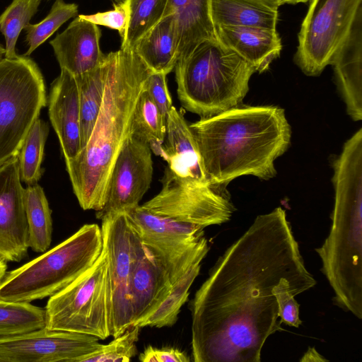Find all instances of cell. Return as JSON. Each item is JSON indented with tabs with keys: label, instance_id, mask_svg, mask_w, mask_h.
I'll return each mask as SVG.
<instances>
[{
	"label": "cell",
	"instance_id": "obj_1",
	"mask_svg": "<svg viewBox=\"0 0 362 362\" xmlns=\"http://www.w3.org/2000/svg\"><path fill=\"white\" fill-rule=\"evenodd\" d=\"M284 280L309 288L305 267L286 211L259 215L218 258L192 301L195 362H259L267 338L283 323L273 288Z\"/></svg>",
	"mask_w": 362,
	"mask_h": 362
},
{
	"label": "cell",
	"instance_id": "obj_2",
	"mask_svg": "<svg viewBox=\"0 0 362 362\" xmlns=\"http://www.w3.org/2000/svg\"><path fill=\"white\" fill-rule=\"evenodd\" d=\"M209 183L225 189L235 178L274 177V160L288 148L291 127L276 106L242 107L189 124Z\"/></svg>",
	"mask_w": 362,
	"mask_h": 362
},
{
	"label": "cell",
	"instance_id": "obj_3",
	"mask_svg": "<svg viewBox=\"0 0 362 362\" xmlns=\"http://www.w3.org/2000/svg\"><path fill=\"white\" fill-rule=\"evenodd\" d=\"M103 103L86 144L65 160L73 191L83 210L100 211L106 202L116 159L132 136L136 104L151 71L133 49L111 52Z\"/></svg>",
	"mask_w": 362,
	"mask_h": 362
},
{
	"label": "cell",
	"instance_id": "obj_4",
	"mask_svg": "<svg viewBox=\"0 0 362 362\" xmlns=\"http://www.w3.org/2000/svg\"><path fill=\"white\" fill-rule=\"evenodd\" d=\"M335 189L332 226L315 249L321 271L332 287L334 302L362 318V148L344 146L334 163Z\"/></svg>",
	"mask_w": 362,
	"mask_h": 362
},
{
	"label": "cell",
	"instance_id": "obj_5",
	"mask_svg": "<svg viewBox=\"0 0 362 362\" xmlns=\"http://www.w3.org/2000/svg\"><path fill=\"white\" fill-rule=\"evenodd\" d=\"M177 93L187 111L206 118L240 105L253 66L218 40L200 44L175 66Z\"/></svg>",
	"mask_w": 362,
	"mask_h": 362
},
{
	"label": "cell",
	"instance_id": "obj_6",
	"mask_svg": "<svg viewBox=\"0 0 362 362\" xmlns=\"http://www.w3.org/2000/svg\"><path fill=\"white\" fill-rule=\"evenodd\" d=\"M103 249L101 227L83 225L57 246L6 272L0 281V300L31 303L57 293L88 270Z\"/></svg>",
	"mask_w": 362,
	"mask_h": 362
},
{
	"label": "cell",
	"instance_id": "obj_7",
	"mask_svg": "<svg viewBox=\"0 0 362 362\" xmlns=\"http://www.w3.org/2000/svg\"><path fill=\"white\" fill-rule=\"evenodd\" d=\"M45 310L49 329L83 333L100 340L112 336V288L104 247L88 270L49 297Z\"/></svg>",
	"mask_w": 362,
	"mask_h": 362
},
{
	"label": "cell",
	"instance_id": "obj_8",
	"mask_svg": "<svg viewBox=\"0 0 362 362\" xmlns=\"http://www.w3.org/2000/svg\"><path fill=\"white\" fill-rule=\"evenodd\" d=\"M47 103L43 76L32 59L0 62V165L18 154Z\"/></svg>",
	"mask_w": 362,
	"mask_h": 362
},
{
	"label": "cell",
	"instance_id": "obj_9",
	"mask_svg": "<svg viewBox=\"0 0 362 362\" xmlns=\"http://www.w3.org/2000/svg\"><path fill=\"white\" fill-rule=\"evenodd\" d=\"M124 212L172 285L209 251L202 228L155 214L140 205Z\"/></svg>",
	"mask_w": 362,
	"mask_h": 362
},
{
	"label": "cell",
	"instance_id": "obj_10",
	"mask_svg": "<svg viewBox=\"0 0 362 362\" xmlns=\"http://www.w3.org/2000/svg\"><path fill=\"white\" fill-rule=\"evenodd\" d=\"M362 0H311L298 35L294 62L307 76L320 75L342 45Z\"/></svg>",
	"mask_w": 362,
	"mask_h": 362
},
{
	"label": "cell",
	"instance_id": "obj_11",
	"mask_svg": "<svg viewBox=\"0 0 362 362\" xmlns=\"http://www.w3.org/2000/svg\"><path fill=\"white\" fill-rule=\"evenodd\" d=\"M161 182L160 192L141 205L155 214L204 229L228 221L235 211L225 189L194 185L168 167Z\"/></svg>",
	"mask_w": 362,
	"mask_h": 362
},
{
	"label": "cell",
	"instance_id": "obj_12",
	"mask_svg": "<svg viewBox=\"0 0 362 362\" xmlns=\"http://www.w3.org/2000/svg\"><path fill=\"white\" fill-rule=\"evenodd\" d=\"M101 221L112 288V336L116 337L132 326L130 284L134 269L146 250L124 212L107 214Z\"/></svg>",
	"mask_w": 362,
	"mask_h": 362
},
{
	"label": "cell",
	"instance_id": "obj_13",
	"mask_svg": "<svg viewBox=\"0 0 362 362\" xmlns=\"http://www.w3.org/2000/svg\"><path fill=\"white\" fill-rule=\"evenodd\" d=\"M98 337L45 327L0 339V362H78L101 345Z\"/></svg>",
	"mask_w": 362,
	"mask_h": 362
},
{
	"label": "cell",
	"instance_id": "obj_14",
	"mask_svg": "<svg viewBox=\"0 0 362 362\" xmlns=\"http://www.w3.org/2000/svg\"><path fill=\"white\" fill-rule=\"evenodd\" d=\"M149 145L131 136L119 152L109 180L106 202L95 212L102 219L107 214L124 212L139 205L151 187L153 160Z\"/></svg>",
	"mask_w": 362,
	"mask_h": 362
},
{
	"label": "cell",
	"instance_id": "obj_15",
	"mask_svg": "<svg viewBox=\"0 0 362 362\" xmlns=\"http://www.w3.org/2000/svg\"><path fill=\"white\" fill-rule=\"evenodd\" d=\"M18 155L0 165V257L17 262L26 257L28 230Z\"/></svg>",
	"mask_w": 362,
	"mask_h": 362
},
{
	"label": "cell",
	"instance_id": "obj_16",
	"mask_svg": "<svg viewBox=\"0 0 362 362\" xmlns=\"http://www.w3.org/2000/svg\"><path fill=\"white\" fill-rule=\"evenodd\" d=\"M100 37L98 25L78 15L49 44L60 69L78 75L104 62L106 54L100 49Z\"/></svg>",
	"mask_w": 362,
	"mask_h": 362
},
{
	"label": "cell",
	"instance_id": "obj_17",
	"mask_svg": "<svg viewBox=\"0 0 362 362\" xmlns=\"http://www.w3.org/2000/svg\"><path fill=\"white\" fill-rule=\"evenodd\" d=\"M48 107L64 160L71 159L81 149L79 95L74 75L61 69L51 85Z\"/></svg>",
	"mask_w": 362,
	"mask_h": 362
},
{
	"label": "cell",
	"instance_id": "obj_18",
	"mask_svg": "<svg viewBox=\"0 0 362 362\" xmlns=\"http://www.w3.org/2000/svg\"><path fill=\"white\" fill-rule=\"evenodd\" d=\"M165 139L162 157L168 162L169 170L180 179L194 185H211L204 170L189 124L174 106L167 116Z\"/></svg>",
	"mask_w": 362,
	"mask_h": 362
},
{
	"label": "cell",
	"instance_id": "obj_19",
	"mask_svg": "<svg viewBox=\"0 0 362 362\" xmlns=\"http://www.w3.org/2000/svg\"><path fill=\"white\" fill-rule=\"evenodd\" d=\"M348 114L362 119V6L358 9L346 39L331 64Z\"/></svg>",
	"mask_w": 362,
	"mask_h": 362
},
{
	"label": "cell",
	"instance_id": "obj_20",
	"mask_svg": "<svg viewBox=\"0 0 362 362\" xmlns=\"http://www.w3.org/2000/svg\"><path fill=\"white\" fill-rule=\"evenodd\" d=\"M172 13L178 41L177 62L187 57L202 42L218 40L212 18L211 0H168L164 17Z\"/></svg>",
	"mask_w": 362,
	"mask_h": 362
},
{
	"label": "cell",
	"instance_id": "obj_21",
	"mask_svg": "<svg viewBox=\"0 0 362 362\" xmlns=\"http://www.w3.org/2000/svg\"><path fill=\"white\" fill-rule=\"evenodd\" d=\"M218 41L250 63L255 71L269 69L282 48L276 29L256 27L215 26Z\"/></svg>",
	"mask_w": 362,
	"mask_h": 362
},
{
	"label": "cell",
	"instance_id": "obj_22",
	"mask_svg": "<svg viewBox=\"0 0 362 362\" xmlns=\"http://www.w3.org/2000/svg\"><path fill=\"white\" fill-rule=\"evenodd\" d=\"M145 250L134 269L130 284L132 326L139 327L149 317L165 300L172 286L165 270Z\"/></svg>",
	"mask_w": 362,
	"mask_h": 362
},
{
	"label": "cell",
	"instance_id": "obj_23",
	"mask_svg": "<svg viewBox=\"0 0 362 362\" xmlns=\"http://www.w3.org/2000/svg\"><path fill=\"white\" fill-rule=\"evenodd\" d=\"M177 47L175 18L172 13L143 35L134 51L151 72L168 75L176 65Z\"/></svg>",
	"mask_w": 362,
	"mask_h": 362
},
{
	"label": "cell",
	"instance_id": "obj_24",
	"mask_svg": "<svg viewBox=\"0 0 362 362\" xmlns=\"http://www.w3.org/2000/svg\"><path fill=\"white\" fill-rule=\"evenodd\" d=\"M278 8L259 0H211V14L215 26L276 29Z\"/></svg>",
	"mask_w": 362,
	"mask_h": 362
},
{
	"label": "cell",
	"instance_id": "obj_25",
	"mask_svg": "<svg viewBox=\"0 0 362 362\" xmlns=\"http://www.w3.org/2000/svg\"><path fill=\"white\" fill-rule=\"evenodd\" d=\"M109 67L108 53L98 66L74 75L79 95L81 148L88 142L97 120L103 100Z\"/></svg>",
	"mask_w": 362,
	"mask_h": 362
},
{
	"label": "cell",
	"instance_id": "obj_26",
	"mask_svg": "<svg viewBox=\"0 0 362 362\" xmlns=\"http://www.w3.org/2000/svg\"><path fill=\"white\" fill-rule=\"evenodd\" d=\"M24 208L29 248L35 252H45L52 242V211L45 192L38 184L28 185L25 189Z\"/></svg>",
	"mask_w": 362,
	"mask_h": 362
},
{
	"label": "cell",
	"instance_id": "obj_27",
	"mask_svg": "<svg viewBox=\"0 0 362 362\" xmlns=\"http://www.w3.org/2000/svg\"><path fill=\"white\" fill-rule=\"evenodd\" d=\"M165 134L166 118L145 90L134 110L132 135L146 142L154 153L162 156Z\"/></svg>",
	"mask_w": 362,
	"mask_h": 362
},
{
	"label": "cell",
	"instance_id": "obj_28",
	"mask_svg": "<svg viewBox=\"0 0 362 362\" xmlns=\"http://www.w3.org/2000/svg\"><path fill=\"white\" fill-rule=\"evenodd\" d=\"M195 262L171 286L169 294L158 308L139 327L161 328L173 325L182 306L187 301L189 288L199 274L201 262Z\"/></svg>",
	"mask_w": 362,
	"mask_h": 362
},
{
	"label": "cell",
	"instance_id": "obj_29",
	"mask_svg": "<svg viewBox=\"0 0 362 362\" xmlns=\"http://www.w3.org/2000/svg\"><path fill=\"white\" fill-rule=\"evenodd\" d=\"M45 327V308L30 303L0 300V339Z\"/></svg>",
	"mask_w": 362,
	"mask_h": 362
},
{
	"label": "cell",
	"instance_id": "obj_30",
	"mask_svg": "<svg viewBox=\"0 0 362 362\" xmlns=\"http://www.w3.org/2000/svg\"><path fill=\"white\" fill-rule=\"evenodd\" d=\"M48 132L47 124L38 118L28 132L18 154L21 179L28 185L37 184L42 176L41 164Z\"/></svg>",
	"mask_w": 362,
	"mask_h": 362
},
{
	"label": "cell",
	"instance_id": "obj_31",
	"mask_svg": "<svg viewBox=\"0 0 362 362\" xmlns=\"http://www.w3.org/2000/svg\"><path fill=\"white\" fill-rule=\"evenodd\" d=\"M129 20L121 49H133L148 30L164 17L168 0H128Z\"/></svg>",
	"mask_w": 362,
	"mask_h": 362
},
{
	"label": "cell",
	"instance_id": "obj_32",
	"mask_svg": "<svg viewBox=\"0 0 362 362\" xmlns=\"http://www.w3.org/2000/svg\"><path fill=\"white\" fill-rule=\"evenodd\" d=\"M42 0H12L0 15V32L5 39V58L18 57L16 46L22 30L37 12Z\"/></svg>",
	"mask_w": 362,
	"mask_h": 362
},
{
	"label": "cell",
	"instance_id": "obj_33",
	"mask_svg": "<svg viewBox=\"0 0 362 362\" xmlns=\"http://www.w3.org/2000/svg\"><path fill=\"white\" fill-rule=\"evenodd\" d=\"M78 15V5L56 0L48 15L40 22L28 23L25 30L28 49L23 54L30 56L40 45L51 37L65 22Z\"/></svg>",
	"mask_w": 362,
	"mask_h": 362
},
{
	"label": "cell",
	"instance_id": "obj_34",
	"mask_svg": "<svg viewBox=\"0 0 362 362\" xmlns=\"http://www.w3.org/2000/svg\"><path fill=\"white\" fill-rule=\"evenodd\" d=\"M141 327L132 326L107 344L81 357L78 362H128L136 353Z\"/></svg>",
	"mask_w": 362,
	"mask_h": 362
},
{
	"label": "cell",
	"instance_id": "obj_35",
	"mask_svg": "<svg viewBox=\"0 0 362 362\" xmlns=\"http://www.w3.org/2000/svg\"><path fill=\"white\" fill-rule=\"evenodd\" d=\"M79 16L97 25H104L117 30L122 40H123L127 33L129 20V1L124 0L117 4H114L113 9L110 11Z\"/></svg>",
	"mask_w": 362,
	"mask_h": 362
},
{
	"label": "cell",
	"instance_id": "obj_36",
	"mask_svg": "<svg viewBox=\"0 0 362 362\" xmlns=\"http://www.w3.org/2000/svg\"><path fill=\"white\" fill-rule=\"evenodd\" d=\"M166 76L165 74L151 72L146 81V90L167 119L168 114L173 105Z\"/></svg>",
	"mask_w": 362,
	"mask_h": 362
},
{
	"label": "cell",
	"instance_id": "obj_37",
	"mask_svg": "<svg viewBox=\"0 0 362 362\" xmlns=\"http://www.w3.org/2000/svg\"><path fill=\"white\" fill-rule=\"evenodd\" d=\"M142 362H189L190 358L183 351L173 347L156 348L148 346L139 355Z\"/></svg>",
	"mask_w": 362,
	"mask_h": 362
},
{
	"label": "cell",
	"instance_id": "obj_38",
	"mask_svg": "<svg viewBox=\"0 0 362 362\" xmlns=\"http://www.w3.org/2000/svg\"><path fill=\"white\" fill-rule=\"evenodd\" d=\"M312 356L310 358L309 361H327V359L323 358L314 347H309L308 350L304 354L303 358L300 360V361H306V360Z\"/></svg>",
	"mask_w": 362,
	"mask_h": 362
},
{
	"label": "cell",
	"instance_id": "obj_39",
	"mask_svg": "<svg viewBox=\"0 0 362 362\" xmlns=\"http://www.w3.org/2000/svg\"><path fill=\"white\" fill-rule=\"evenodd\" d=\"M263 2L267 3L271 5L276 6L277 7L284 4H296L298 3H305L310 0H259Z\"/></svg>",
	"mask_w": 362,
	"mask_h": 362
},
{
	"label": "cell",
	"instance_id": "obj_40",
	"mask_svg": "<svg viewBox=\"0 0 362 362\" xmlns=\"http://www.w3.org/2000/svg\"><path fill=\"white\" fill-rule=\"evenodd\" d=\"M7 272V262L0 257V281Z\"/></svg>",
	"mask_w": 362,
	"mask_h": 362
},
{
	"label": "cell",
	"instance_id": "obj_41",
	"mask_svg": "<svg viewBox=\"0 0 362 362\" xmlns=\"http://www.w3.org/2000/svg\"><path fill=\"white\" fill-rule=\"evenodd\" d=\"M5 47L0 44V62L5 57Z\"/></svg>",
	"mask_w": 362,
	"mask_h": 362
},
{
	"label": "cell",
	"instance_id": "obj_42",
	"mask_svg": "<svg viewBox=\"0 0 362 362\" xmlns=\"http://www.w3.org/2000/svg\"><path fill=\"white\" fill-rule=\"evenodd\" d=\"M115 1H116L117 2H118V3H119V2H121V1H124V0H115Z\"/></svg>",
	"mask_w": 362,
	"mask_h": 362
}]
</instances>
